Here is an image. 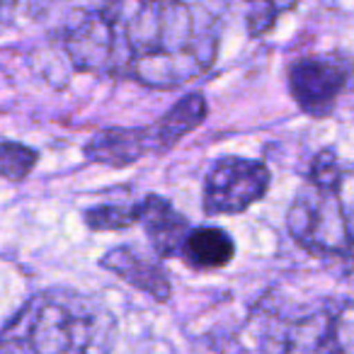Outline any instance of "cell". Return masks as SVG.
<instances>
[{"mask_svg": "<svg viewBox=\"0 0 354 354\" xmlns=\"http://www.w3.org/2000/svg\"><path fill=\"white\" fill-rule=\"evenodd\" d=\"M112 320L88 296L51 289L32 296L0 330V354H107Z\"/></svg>", "mask_w": 354, "mask_h": 354, "instance_id": "7a4b0ae2", "label": "cell"}, {"mask_svg": "<svg viewBox=\"0 0 354 354\" xmlns=\"http://www.w3.org/2000/svg\"><path fill=\"white\" fill-rule=\"evenodd\" d=\"M286 228L310 255L354 262V162L333 151L318 153L289 207Z\"/></svg>", "mask_w": 354, "mask_h": 354, "instance_id": "3957f363", "label": "cell"}, {"mask_svg": "<svg viewBox=\"0 0 354 354\" xmlns=\"http://www.w3.org/2000/svg\"><path fill=\"white\" fill-rule=\"evenodd\" d=\"M100 267H104L112 274L122 277L127 284L136 286L138 291L153 296L156 301H167L172 294L170 279H167L165 270L160 262L151 260V257L141 255L133 248L119 245L114 250L104 252Z\"/></svg>", "mask_w": 354, "mask_h": 354, "instance_id": "9c48e42d", "label": "cell"}, {"mask_svg": "<svg viewBox=\"0 0 354 354\" xmlns=\"http://www.w3.org/2000/svg\"><path fill=\"white\" fill-rule=\"evenodd\" d=\"M85 158L100 165L129 167L148 153H158L153 127H109L97 131L83 148Z\"/></svg>", "mask_w": 354, "mask_h": 354, "instance_id": "52a82bcc", "label": "cell"}, {"mask_svg": "<svg viewBox=\"0 0 354 354\" xmlns=\"http://www.w3.org/2000/svg\"><path fill=\"white\" fill-rule=\"evenodd\" d=\"M37 165V151L25 143L0 141V177L10 183H22Z\"/></svg>", "mask_w": 354, "mask_h": 354, "instance_id": "5bb4252c", "label": "cell"}, {"mask_svg": "<svg viewBox=\"0 0 354 354\" xmlns=\"http://www.w3.org/2000/svg\"><path fill=\"white\" fill-rule=\"evenodd\" d=\"M270 189V170L265 162L238 156L214 160L204 177V212L207 216L241 214L260 202Z\"/></svg>", "mask_w": 354, "mask_h": 354, "instance_id": "8992f818", "label": "cell"}, {"mask_svg": "<svg viewBox=\"0 0 354 354\" xmlns=\"http://www.w3.org/2000/svg\"><path fill=\"white\" fill-rule=\"evenodd\" d=\"M233 255H236V245L226 231L216 226H202L189 231L180 257H185L189 265L199 270H218V267H226Z\"/></svg>", "mask_w": 354, "mask_h": 354, "instance_id": "8fae6325", "label": "cell"}, {"mask_svg": "<svg viewBox=\"0 0 354 354\" xmlns=\"http://www.w3.org/2000/svg\"><path fill=\"white\" fill-rule=\"evenodd\" d=\"M83 218L93 231H122L138 223V209L136 204H97L90 207Z\"/></svg>", "mask_w": 354, "mask_h": 354, "instance_id": "4fadbf2b", "label": "cell"}, {"mask_svg": "<svg viewBox=\"0 0 354 354\" xmlns=\"http://www.w3.org/2000/svg\"><path fill=\"white\" fill-rule=\"evenodd\" d=\"M352 73L354 64L344 54H310L289 66L286 85L301 112L323 119L333 112L339 95L347 90Z\"/></svg>", "mask_w": 354, "mask_h": 354, "instance_id": "5b68a950", "label": "cell"}, {"mask_svg": "<svg viewBox=\"0 0 354 354\" xmlns=\"http://www.w3.org/2000/svg\"><path fill=\"white\" fill-rule=\"evenodd\" d=\"M136 209H138V223L146 231L156 255L160 260L183 255L185 241H187L189 231H192L187 218L177 212L167 199L158 197V194L143 197L136 204Z\"/></svg>", "mask_w": 354, "mask_h": 354, "instance_id": "ba28073f", "label": "cell"}, {"mask_svg": "<svg viewBox=\"0 0 354 354\" xmlns=\"http://www.w3.org/2000/svg\"><path fill=\"white\" fill-rule=\"evenodd\" d=\"M207 114H209V104L202 93H189L177 100V102L153 124V131H156V141H158V153L170 151V148L177 146L185 136H189L194 129L202 127Z\"/></svg>", "mask_w": 354, "mask_h": 354, "instance_id": "30bf717a", "label": "cell"}, {"mask_svg": "<svg viewBox=\"0 0 354 354\" xmlns=\"http://www.w3.org/2000/svg\"><path fill=\"white\" fill-rule=\"evenodd\" d=\"M20 0H0V35L12 25Z\"/></svg>", "mask_w": 354, "mask_h": 354, "instance_id": "9a60e30c", "label": "cell"}, {"mask_svg": "<svg viewBox=\"0 0 354 354\" xmlns=\"http://www.w3.org/2000/svg\"><path fill=\"white\" fill-rule=\"evenodd\" d=\"M243 6V17L250 37H262L277 25L279 15L299 3V0H233Z\"/></svg>", "mask_w": 354, "mask_h": 354, "instance_id": "7c38bea8", "label": "cell"}, {"mask_svg": "<svg viewBox=\"0 0 354 354\" xmlns=\"http://www.w3.org/2000/svg\"><path fill=\"white\" fill-rule=\"evenodd\" d=\"M64 46L83 73L170 90L212 68L218 27L212 12L187 0H104L75 12Z\"/></svg>", "mask_w": 354, "mask_h": 354, "instance_id": "6da1fadb", "label": "cell"}, {"mask_svg": "<svg viewBox=\"0 0 354 354\" xmlns=\"http://www.w3.org/2000/svg\"><path fill=\"white\" fill-rule=\"evenodd\" d=\"M267 354H354V301L325 299L281 318L270 330Z\"/></svg>", "mask_w": 354, "mask_h": 354, "instance_id": "277c9868", "label": "cell"}]
</instances>
